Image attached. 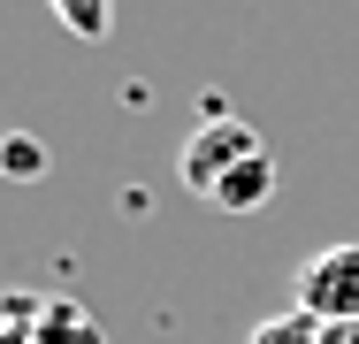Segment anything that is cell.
<instances>
[{"label": "cell", "instance_id": "obj_1", "mask_svg": "<svg viewBox=\"0 0 359 344\" xmlns=\"http://www.w3.org/2000/svg\"><path fill=\"white\" fill-rule=\"evenodd\" d=\"M260 153V131L252 123H237V115H207L199 131L184 138V153H176V176H184V192L191 199H215V184L229 168H245Z\"/></svg>", "mask_w": 359, "mask_h": 344}, {"label": "cell", "instance_id": "obj_2", "mask_svg": "<svg viewBox=\"0 0 359 344\" xmlns=\"http://www.w3.org/2000/svg\"><path fill=\"white\" fill-rule=\"evenodd\" d=\"M290 306H306L313 322H359V245H321L306 268H298V298Z\"/></svg>", "mask_w": 359, "mask_h": 344}, {"label": "cell", "instance_id": "obj_3", "mask_svg": "<svg viewBox=\"0 0 359 344\" xmlns=\"http://www.w3.org/2000/svg\"><path fill=\"white\" fill-rule=\"evenodd\" d=\"M268 199H276V153L260 145L245 168H229V176L215 184V199H207V206H222V214H260Z\"/></svg>", "mask_w": 359, "mask_h": 344}, {"label": "cell", "instance_id": "obj_4", "mask_svg": "<svg viewBox=\"0 0 359 344\" xmlns=\"http://www.w3.org/2000/svg\"><path fill=\"white\" fill-rule=\"evenodd\" d=\"M39 344H107V337H100V322H92L84 306L46 298V306H39Z\"/></svg>", "mask_w": 359, "mask_h": 344}, {"label": "cell", "instance_id": "obj_5", "mask_svg": "<svg viewBox=\"0 0 359 344\" xmlns=\"http://www.w3.org/2000/svg\"><path fill=\"white\" fill-rule=\"evenodd\" d=\"M245 344H329V322H313L306 306H283V314L252 322V337H245Z\"/></svg>", "mask_w": 359, "mask_h": 344}, {"label": "cell", "instance_id": "obj_6", "mask_svg": "<svg viewBox=\"0 0 359 344\" xmlns=\"http://www.w3.org/2000/svg\"><path fill=\"white\" fill-rule=\"evenodd\" d=\"M54 8V23L69 31V39H84V46H100L107 31H115V0H46Z\"/></svg>", "mask_w": 359, "mask_h": 344}, {"label": "cell", "instance_id": "obj_7", "mask_svg": "<svg viewBox=\"0 0 359 344\" xmlns=\"http://www.w3.org/2000/svg\"><path fill=\"white\" fill-rule=\"evenodd\" d=\"M46 161H54V153H46L31 131H8V138H0V176H8V184H39Z\"/></svg>", "mask_w": 359, "mask_h": 344}, {"label": "cell", "instance_id": "obj_8", "mask_svg": "<svg viewBox=\"0 0 359 344\" xmlns=\"http://www.w3.org/2000/svg\"><path fill=\"white\" fill-rule=\"evenodd\" d=\"M329 344H359V322H337V329H329Z\"/></svg>", "mask_w": 359, "mask_h": 344}]
</instances>
